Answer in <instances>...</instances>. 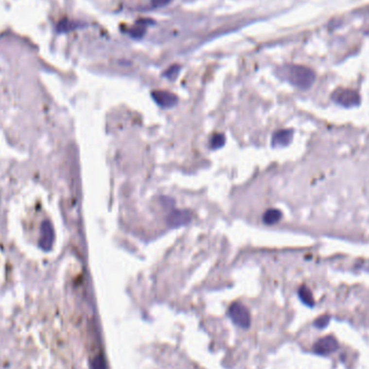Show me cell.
<instances>
[{"instance_id": "cell-11", "label": "cell", "mask_w": 369, "mask_h": 369, "mask_svg": "<svg viewBox=\"0 0 369 369\" xmlns=\"http://www.w3.org/2000/svg\"><path fill=\"white\" fill-rule=\"evenodd\" d=\"M78 27H80L79 23L77 22H71L70 19H63L60 23L57 24V32L58 33H67L70 32L72 29H76Z\"/></svg>"}, {"instance_id": "cell-1", "label": "cell", "mask_w": 369, "mask_h": 369, "mask_svg": "<svg viewBox=\"0 0 369 369\" xmlns=\"http://www.w3.org/2000/svg\"><path fill=\"white\" fill-rule=\"evenodd\" d=\"M280 75L294 87L307 90L316 81V72L302 65H286L281 68Z\"/></svg>"}, {"instance_id": "cell-16", "label": "cell", "mask_w": 369, "mask_h": 369, "mask_svg": "<svg viewBox=\"0 0 369 369\" xmlns=\"http://www.w3.org/2000/svg\"><path fill=\"white\" fill-rule=\"evenodd\" d=\"M92 369H107L106 363L103 356H97L94 361L92 362Z\"/></svg>"}, {"instance_id": "cell-8", "label": "cell", "mask_w": 369, "mask_h": 369, "mask_svg": "<svg viewBox=\"0 0 369 369\" xmlns=\"http://www.w3.org/2000/svg\"><path fill=\"white\" fill-rule=\"evenodd\" d=\"M294 131L293 130H280L273 134L272 137V146L273 147H284L287 146L293 139Z\"/></svg>"}, {"instance_id": "cell-4", "label": "cell", "mask_w": 369, "mask_h": 369, "mask_svg": "<svg viewBox=\"0 0 369 369\" xmlns=\"http://www.w3.org/2000/svg\"><path fill=\"white\" fill-rule=\"evenodd\" d=\"M339 349V343L337 341V339L334 336H326L323 337L321 339L314 343L313 346V351L317 355H329L334 352H336Z\"/></svg>"}, {"instance_id": "cell-13", "label": "cell", "mask_w": 369, "mask_h": 369, "mask_svg": "<svg viewBox=\"0 0 369 369\" xmlns=\"http://www.w3.org/2000/svg\"><path fill=\"white\" fill-rule=\"evenodd\" d=\"M146 33V25L144 24V21H139L136 24V26L131 29V36L136 39H140L145 35Z\"/></svg>"}, {"instance_id": "cell-5", "label": "cell", "mask_w": 369, "mask_h": 369, "mask_svg": "<svg viewBox=\"0 0 369 369\" xmlns=\"http://www.w3.org/2000/svg\"><path fill=\"white\" fill-rule=\"evenodd\" d=\"M193 211L189 210H173L167 215L166 223L171 227H180V226L189 224L193 220Z\"/></svg>"}, {"instance_id": "cell-2", "label": "cell", "mask_w": 369, "mask_h": 369, "mask_svg": "<svg viewBox=\"0 0 369 369\" xmlns=\"http://www.w3.org/2000/svg\"><path fill=\"white\" fill-rule=\"evenodd\" d=\"M332 100L338 105L343 107H354L360 105L361 98L356 91L352 88H339L332 94Z\"/></svg>"}, {"instance_id": "cell-15", "label": "cell", "mask_w": 369, "mask_h": 369, "mask_svg": "<svg viewBox=\"0 0 369 369\" xmlns=\"http://www.w3.org/2000/svg\"><path fill=\"white\" fill-rule=\"evenodd\" d=\"M179 71H180V66L179 65H173L164 72V77L169 78V79H171V80H174V79H176L177 76H178Z\"/></svg>"}, {"instance_id": "cell-12", "label": "cell", "mask_w": 369, "mask_h": 369, "mask_svg": "<svg viewBox=\"0 0 369 369\" xmlns=\"http://www.w3.org/2000/svg\"><path fill=\"white\" fill-rule=\"evenodd\" d=\"M225 135L221 134V133H217V134H214L211 137L210 140V145L211 149H218L221 148L225 145Z\"/></svg>"}, {"instance_id": "cell-14", "label": "cell", "mask_w": 369, "mask_h": 369, "mask_svg": "<svg viewBox=\"0 0 369 369\" xmlns=\"http://www.w3.org/2000/svg\"><path fill=\"white\" fill-rule=\"evenodd\" d=\"M329 322H331V316H327V314H325V316H322L317 317L316 319V321H314L313 325L316 326V328L324 329V328H325L328 325Z\"/></svg>"}, {"instance_id": "cell-6", "label": "cell", "mask_w": 369, "mask_h": 369, "mask_svg": "<svg viewBox=\"0 0 369 369\" xmlns=\"http://www.w3.org/2000/svg\"><path fill=\"white\" fill-rule=\"evenodd\" d=\"M54 241V230L51 223L49 220H44L40 229V239L39 245L44 250H50Z\"/></svg>"}, {"instance_id": "cell-9", "label": "cell", "mask_w": 369, "mask_h": 369, "mask_svg": "<svg viewBox=\"0 0 369 369\" xmlns=\"http://www.w3.org/2000/svg\"><path fill=\"white\" fill-rule=\"evenodd\" d=\"M298 296L300 298V300L306 304V306L312 308L314 307V298H313V294L311 290L309 289V287H307L306 285H303V286H301L299 288L298 290Z\"/></svg>"}, {"instance_id": "cell-17", "label": "cell", "mask_w": 369, "mask_h": 369, "mask_svg": "<svg viewBox=\"0 0 369 369\" xmlns=\"http://www.w3.org/2000/svg\"><path fill=\"white\" fill-rule=\"evenodd\" d=\"M172 0H152V7L155 8H162L169 4Z\"/></svg>"}, {"instance_id": "cell-3", "label": "cell", "mask_w": 369, "mask_h": 369, "mask_svg": "<svg viewBox=\"0 0 369 369\" xmlns=\"http://www.w3.org/2000/svg\"><path fill=\"white\" fill-rule=\"evenodd\" d=\"M229 316L232 322L240 327L246 328L250 324V316L247 308L240 302H234L229 308Z\"/></svg>"}, {"instance_id": "cell-10", "label": "cell", "mask_w": 369, "mask_h": 369, "mask_svg": "<svg viewBox=\"0 0 369 369\" xmlns=\"http://www.w3.org/2000/svg\"><path fill=\"white\" fill-rule=\"evenodd\" d=\"M281 217H282V213L279 210L270 209L264 211V214L263 216V220H264V223L267 225H274V224H277L280 219H281Z\"/></svg>"}, {"instance_id": "cell-7", "label": "cell", "mask_w": 369, "mask_h": 369, "mask_svg": "<svg viewBox=\"0 0 369 369\" xmlns=\"http://www.w3.org/2000/svg\"><path fill=\"white\" fill-rule=\"evenodd\" d=\"M154 101L162 108H171L176 105L177 96L173 93L163 90H157L151 93Z\"/></svg>"}]
</instances>
